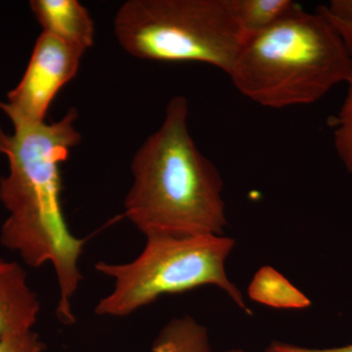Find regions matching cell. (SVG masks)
<instances>
[{"label":"cell","mask_w":352,"mask_h":352,"mask_svg":"<svg viewBox=\"0 0 352 352\" xmlns=\"http://www.w3.org/2000/svg\"><path fill=\"white\" fill-rule=\"evenodd\" d=\"M78 116L71 108L51 124L13 120V134L0 126V154L9 162L8 175L0 178V201L8 212L0 244L31 267L52 265L59 289L56 316L65 325L76 321L73 300L82 281L85 245L69 228L61 201L60 166L82 140Z\"/></svg>","instance_id":"6da1fadb"},{"label":"cell","mask_w":352,"mask_h":352,"mask_svg":"<svg viewBox=\"0 0 352 352\" xmlns=\"http://www.w3.org/2000/svg\"><path fill=\"white\" fill-rule=\"evenodd\" d=\"M186 97H173L161 126L131 163L124 217L147 238L224 235L223 182L201 154L188 126Z\"/></svg>","instance_id":"7a4b0ae2"},{"label":"cell","mask_w":352,"mask_h":352,"mask_svg":"<svg viewBox=\"0 0 352 352\" xmlns=\"http://www.w3.org/2000/svg\"><path fill=\"white\" fill-rule=\"evenodd\" d=\"M352 73V56L339 32L318 10L298 6L270 29L245 38L229 78L263 107L308 105Z\"/></svg>","instance_id":"3957f363"},{"label":"cell","mask_w":352,"mask_h":352,"mask_svg":"<svg viewBox=\"0 0 352 352\" xmlns=\"http://www.w3.org/2000/svg\"><path fill=\"white\" fill-rule=\"evenodd\" d=\"M113 31L138 59L206 64L227 76L245 39L231 0H129Z\"/></svg>","instance_id":"277c9868"},{"label":"cell","mask_w":352,"mask_h":352,"mask_svg":"<svg viewBox=\"0 0 352 352\" xmlns=\"http://www.w3.org/2000/svg\"><path fill=\"white\" fill-rule=\"evenodd\" d=\"M234 245L235 240L224 235L153 237L129 263L97 261L95 270L112 280L113 289L97 302L94 312L124 318L161 296L214 286L251 314L240 289L227 276L226 261Z\"/></svg>","instance_id":"5b68a950"},{"label":"cell","mask_w":352,"mask_h":352,"mask_svg":"<svg viewBox=\"0 0 352 352\" xmlns=\"http://www.w3.org/2000/svg\"><path fill=\"white\" fill-rule=\"evenodd\" d=\"M85 52L43 32L34 44L22 80L0 109L11 120L45 122L48 109L61 88L75 78Z\"/></svg>","instance_id":"8992f818"},{"label":"cell","mask_w":352,"mask_h":352,"mask_svg":"<svg viewBox=\"0 0 352 352\" xmlns=\"http://www.w3.org/2000/svg\"><path fill=\"white\" fill-rule=\"evenodd\" d=\"M41 302L16 261L0 258V340L34 331Z\"/></svg>","instance_id":"52a82bcc"},{"label":"cell","mask_w":352,"mask_h":352,"mask_svg":"<svg viewBox=\"0 0 352 352\" xmlns=\"http://www.w3.org/2000/svg\"><path fill=\"white\" fill-rule=\"evenodd\" d=\"M32 13L43 32L85 52L94 43L95 27L85 6L76 0H32Z\"/></svg>","instance_id":"ba28073f"},{"label":"cell","mask_w":352,"mask_h":352,"mask_svg":"<svg viewBox=\"0 0 352 352\" xmlns=\"http://www.w3.org/2000/svg\"><path fill=\"white\" fill-rule=\"evenodd\" d=\"M248 295L254 302L277 309H305L311 305L302 291L268 265L256 271L248 287Z\"/></svg>","instance_id":"9c48e42d"},{"label":"cell","mask_w":352,"mask_h":352,"mask_svg":"<svg viewBox=\"0 0 352 352\" xmlns=\"http://www.w3.org/2000/svg\"><path fill=\"white\" fill-rule=\"evenodd\" d=\"M150 352H212L208 329L189 315L173 318L157 333Z\"/></svg>","instance_id":"30bf717a"},{"label":"cell","mask_w":352,"mask_h":352,"mask_svg":"<svg viewBox=\"0 0 352 352\" xmlns=\"http://www.w3.org/2000/svg\"><path fill=\"white\" fill-rule=\"evenodd\" d=\"M245 38L277 24L298 6L292 0H231Z\"/></svg>","instance_id":"8fae6325"},{"label":"cell","mask_w":352,"mask_h":352,"mask_svg":"<svg viewBox=\"0 0 352 352\" xmlns=\"http://www.w3.org/2000/svg\"><path fill=\"white\" fill-rule=\"evenodd\" d=\"M346 83L347 92L336 120L333 146L344 168L352 175V73Z\"/></svg>","instance_id":"7c38bea8"},{"label":"cell","mask_w":352,"mask_h":352,"mask_svg":"<svg viewBox=\"0 0 352 352\" xmlns=\"http://www.w3.org/2000/svg\"><path fill=\"white\" fill-rule=\"evenodd\" d=\"M45 344L38 333L13 336L0 340V352H44Z\"/></svg>","instance_id":"4fadbf2b"},{"label":"cell","mask_w":352,"mask_h":352,"mask_svg":"<svg viewBox=\"0 0 352 352\" xmlns=\"http://www.w3.org/2000/svg\"><path fill=\"white\" fill-rule=\"evenodd\" d=\"M265 352H352V342L346 346L330 349H309L287 342H274L267 347Z\"/></svg>","instance_id":"5bb4252c"},{"label":"cell","mask_w":352,"mask_h":352,"mask_svg":"<svg viewBox=\"0 0 352 352\" xmlns=\"http://www.w3.org/2000/svg\"><path fill=\"white\" fill-rule=\"evenodd\" d=\"M321 8L335 19L352 23V0H332L328 6H321Z\"/></svg>","instance_id":"9a60e30c"},{"label":"cell","mask_w":352,"mask_h":352,"mask_svg":"<svg viewBox=\"0 0 352 352\" xmlns=\"http://www.w3.org/2000/svg\"><path fill=\"white\" fill-rule=\"evenodd\" d=\"M317 10H318L322 15L325 16L326 19H327L329 22L333 25V28L337 30L338 32L340 34V38H342L344 44H346L349 54L352 56V23L344 22V21L335 19V18L331 17V16H329L327 13L324 12L321 6L319 7Z\"/></svg>","instance_id":"2e32d148"},{"label":"cell","mask_w":352,"mask_h":352,"mask_svg":"<svg viewBox=\"0 0 352 352\" xmlns=\"http://www.w3.org/2000/svg\"><path fill=\"white\" fill-rule=\"evenodd\" d=\"M222 352H247V351H242V349H229V351H224Z\"/></svg>","instance_id":"e0dca14e"}]
</instances>
